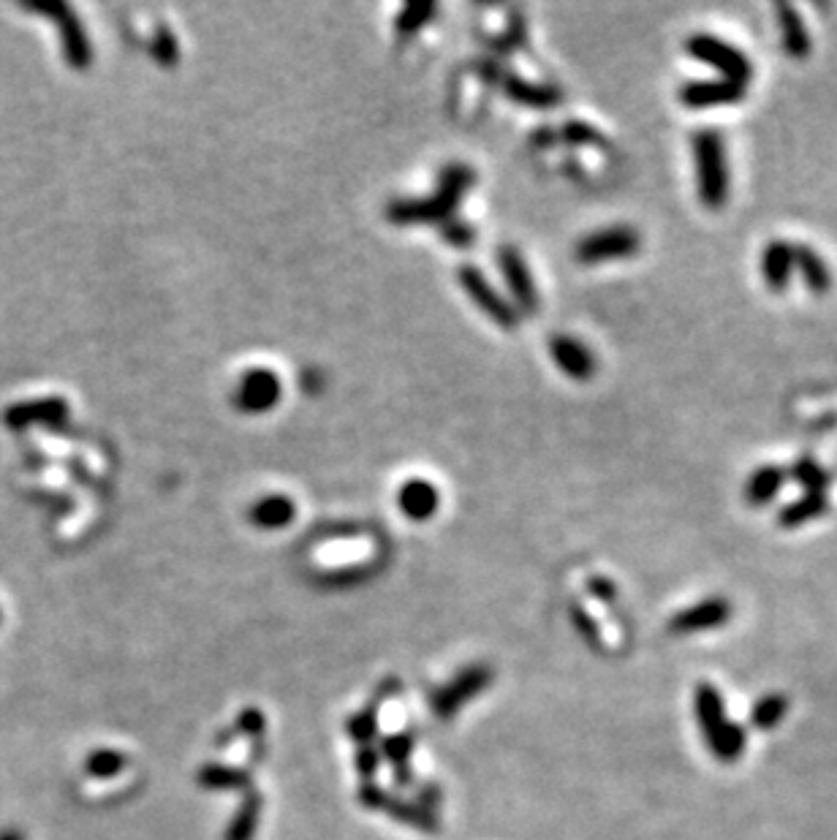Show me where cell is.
<instances>
[{
    "label": "cell",
    "mask_w": 837,
    "mask_h": 840,
    "mask_svg": "<svg viewBox=\"0 0 837 840\" xmlns=\"http://www.w3.org/2000/svg\"><path fill=\"white\" fill-rule=\"evenodd\" d=\"M476 180V172L465 164H449L441 172L438 188L427 199H395L386 207V218L397 226L411 223H441L449 221L465 191Z\"/></svg>",
    "instance_id": "cell-1"
},
{
    "label": "cell",
    "mask_w": 837,
    "mask_h": 840,
    "mask_svg": "<svg viewBox=\"0 0 837 840\" xmlns=\"http://www.w3.org/2000/svg\"><path fill=\"white\" fill-rule=\"evenodd\" d=\"M693 172H696V194L707 210H721L729 202L732 191V172L726 139L718 128H702L691 139Z\"/></svg>",
    "instance_id": "cell-2"
},
{
    "label": "cell",
    "mask_w": 837,
    "mask_h": 840,
    "mask_svg": "<svg viewBox=\"0 0 837 840\" xmlns=\"http://www.w3.org/2000/svg\"><path fill=\"white\" fill-rule=\"evenodd\" d=\"M693 713L702 726L707 748L718 762L732 764L745 754V729L729 718L721 691L712 683H699L693 688Z\"/></svg>",
    "instance_id": "cell-3"
},
{
    "label": "cell",
    "mask_w": 837,
    "mask_h": 840,
    "mask_svg": "<svg viewBox=\"0 0 837 840\" xmlns=\"http://www.w3.org/2000/svg\"><path fill=\"white\" fill-rule=\"evenodd\" d=\"M685 52L691 55L693 60H699L704 66H710L712 71H718V77L729 79V82H740V85H748L756 74L753 68V60L737 49L734 44H729L721 36L715 33H691L685 39Z\"/></svg>",
    "instance_id": "cell-4"
},
{
    "label": "cell",
    "mask_w": 837,
    "mask_h": 840,
    "mask_svg": "<svg viewBox=\"0 0 837 840\" xmlns=\"http://www.w3.org/2000/svg\"><path fill=\"white\" fill-rule=\"evenodd\" d=\"M639 251H642V234L636 232L634 226H626V223H615V226H604L598 232L585 234L574 248L582 264L628 259Z\"/></svg>",
    "instance_id": "cell-5"
},
{
    "label": "cell",
    "mask_w": 837,
    "mask_h": 840,
    "mask_svg": "<svg viewBox=\"0 0 837 840\" xmlns=\"http://www.w3.org/2000/svg\"><path fill=\"white\" fill-rule=\"evenodd\" d=\"M283 397V384L278 373H272L270 367H251L248 373H242L231 403L240 408L242 414H264L280 403Z\"/></svg>",
    "instance_id": "cell-6"
},
{
    "label": "cell",
    "mask_w": 837,
    "mask_h": 840,
    "mask_svg": "<svg viewBox=\"0 0 837 840\" xmlns=\"http://www.w3.org/2000/svg\"><path fill=\"white\" fill-rule=\"evenodd\" d=\"M492 683V669L490 667H471L460 672L454 677L452 683H446L441 691H435L430 705H433V713L441 718V721H449L460 707H465L471 702L473 696L487 691Z\"/></svg>",
    "instance_id": "cell-7"
},
{
    "label": "cell",
    "mask_w": 837,
    "mask_h": 840,
    "mask_svg": "<svg viewBox=\"0 0 837 840\" xmlns=\"http://www.w3.org/2000/svg\"><path fill=\"white\" fill-rule=\"evenodd\" d=\"M457 278H460V286L465 289V294L476 302V308L484 310V313H487V316H490L498 327L509 329V332L511 329H517L520 316H517L514 305H509V302L503 300L498 291L492 289V283L484 278L482 272L476 270V267H460Z\"/></svg>",
    "instance_id": "cell-8"
},
{
    "label": "cell",
    "mask_w": 837,
    "mask_h": 840,
    "mask_svg": "<svg viewBox=\"0 0 837 840\" xmlns=\"http://www.w3.org/2000/svg\"><path fill=\"white\" fill-rule=\"evenodd\" d=\"M748 96V85L740 82H729V79H688L680 90L677 98L680 104L688 109H712V107H732L740 104Z\"/></svg>",
    "instance_id": "cell-9"
},
{
    "label": "cell",
    "mask_w": 837,
    "mask_h": 840,
    "mask_svg": "<svg viewBox=\"0 0 837 840\" xmlns=\"http://www.w3.org/2000/svg\"><path fill=\"white\" fill-rule=\"evenodd\" d=\"M30 11H39L44 17H55L58 20L60 41H63V55L74 68H87L93 60V49L87 44V36L82 25H79L77 14L63 6V3H47V6H28Z\"/></svg>",
    "instance_id": "cell-10"
},
{
    "label": "cell",
    "mask_w": 837,
    "mask_h": 840,
    "mask_svg": "<svg viewBox=\"0 0 837 840\" xmlns=\"http://www.w3.org/2000/svg\"><path fill=\"white\" fill-rule=\"evenodd\" d=\"M732 612V601L723 599V596H710V599L691 604V607H685L683 612H677V615L669 620V631H672V634H680V637L699 634V631H710V628L726 626V623L732 620Z\"/></svg>",
    "instance_id": "cell-11"
},
{
    "label": "cell",
    "mask_w": 837,
    "mask_h": 840,
    "mask_svg": "<svg viewBox=\"0 0 837 840\" xmlns=\"http://www.w3.org/2000/svg\"><path fill=\"white\" fill-rule=\"evenodd\" d=\"M498 267H501L503 278L509 283L511 297L517 300V308L525 313H536L539 308V291H536V280L530 275L528 264L522 259V253L514 245H503L498 251Z\"/></svg>",
    "instance_id": "cell-12"
},
{
    "label": "cell",
    "mask_w": 837,
    "mask_h": 840,
    "mask_svg": "<svg viewBox=\"0 0 837 840\" xmlns=\"http://www.w3.org/2000/svg\"><path fill=\"white\" fill-rule=\"evenodd\" d=\"M549 357L571 381H590L596 376V354L574 335H555L549 340Z\"/></svg>",
    "instance_id": "cell-13"
},
{
    "label": "cell",
    "mask_w": 837,
    "mask_h": 840,
    "mask_svg": "<svg viewBox=\"0 0 837 840\" xmlns=\"http://www.w3.org/2000/svg\"><path fill=\"white\" fill-rule=\"evenodd\" d=\"M759 272L767 289L786 291L794 278V242L772 240L764 245L759 259Z\"/></svg>",
    "instance_id": "cell-14"
},
{
    "label": "cell",
    "mask_w": 837,
    "mask_h": 840,
    "mask_svg": "<svg viewBox=\"0 0 837 840\" xmlns=\"http://www.w3.org/2000/svg\"><path fill=\"white\" fill-rule=\"evenodd\" d=\"M775 17H778V33L783 52L794 60L808 58L810 52H813V36H810L805 20L799 17V11L791 3H778L775 6Z\"/></svg>",
    "instance_id": "cell-15"
},
{
    "label": "cell",
    "mask_w": 837,
    "mask_h": 840,
    "mask_svg": "<svg viewBox=\"0 0 837 840\" xmlns=\"http://www.w3.org/2000/svg\"><path fill=\"white\" fill-rule=\"evenodd\" d=\"M397 506H400V512H403L408 520L424 522V520H430V517L438 512V506H441V493H438V487H435V484L424 482V479H411V482H405L403 487H400V493H397Z\"/></svg>",
    "instance_id": "cell-16"
},
{
    "label": "cell",
    "mask_w": 837,
    "mask_h": 840,
    "mask_svg": "<svg viewBox=\"0 0 837 840\" xmlns=\"http://www.w3.org/2000/svg\"><path fill=\"white\" fill-rule=\"evenodd\" d=\"M794 272L802 275V283L810 294H827L832 289V270L824 256L810 245H802V242L794 245Z\"/></svg>",
    "instance_id": "cell-17"
},
{
    "label": "cell",
    "mask_w": 837,
    "mask_h": 840,
    "mask_svg": "<svg viewBox=\"0 0 837 840\" xmlns=\"http://www.w3.org/2000/svg\"><path fill=\"white\" fill-rule=\"evenodd\" d=\"M503 82V93L514 101V104H522V107H533V109H549L560 104V93L555 85H539V82H528V79L514 77V74H506L501 79Z\"/></svg>",
    "instance_id": "cell-18"
},
{
    "label": "cell",
    "mask_w": 837,
    "mask_h": 840,
    "mask_svg": "<svg viewBox=\"0 0 837 840\" xmlns=\"http://www.w3.org/2000/svg\"><path fill=\"white\" fill-rule=\"evenodd\" d=\"M786 479H789V476H786V468H783V465L764 463L759 465V468H753V474L748 476L742 495H745V501L751 503V506H767V503H772L778 498Z\"/></svg>",
    "instance_id": "cell-19"
},
{
    "label": "cell",
    "mask_w": 837,
    "mask_h": 840,
    "mask_svg": "<svg viewBox=\"0 0 837 840\" xmlns=\"http://www.w3.org/2000/svg\"><path fill=\"white\" fill-rule=\"evenodd\" d=\"M829 512L827 493H802L778 509V528L783 531H797L802 525L818 520Z\"/></svg>",
    "instance_id": "cell-20"
},
{
    "label": "cell",
    "mask_w": 837,
    "mask_h": 840,
    "mask_svg": "<svg viewBox=\"0 0 837 840\" xmlns=\"http://www.w3.org/2000/svg\"><path fill=\"white\" fill-rule=\"evenodd\" d=\"M294 514H297V506H294V501H291L289 495L272 493L253 503L248 517H251L253 525L261 528V531H280V528L291 525Z\"/></svg>",
    "instance_id": "cell-21"
},
{
    "label": "cell",
    "mask_w": 837,
    "mask_h": 840,
    "mask_svg": "<svg viewBox=\"0 0 837 840\" xmlns=\"http://www.w3.org/2000/svg\"><path fill=\"white\" fill-rule=\"evenodd\" d=\"M199 786L212 789V792H234V789H248L251 786V773L240 770L234 764H204L199 770Z\"/></svg>",
    "instance_id": "cell-22"
},
{
    "label": "cell",
    "mask_w": 837,
    "mask_h": 840,
    "mask_svg": "<svg viewBox=\"0 0 837 840\" xmlns=\"http://www.w3.org/2000/svg\"><path fill=\"white\" fill-rule=\"evenodd\" d=\"M378 811L389 813L392 819L403 821V824H408V827H414V830H422V832H438V824H435V816L430 811H424L419 802H405V800H397V797H392V794L386 792L384 800H381V808Z\"/></svg>",
    "instance_id": "cell-23"
},
{
    "label": "cell",
    "mask_w": 837,
    "mask_h": 840,
    "mask_svg": "<svg viewBox=\"0 0 837 840\" xmlns=\"http://www.w3.org/2000/svg\"><path fill=\"white\" fill-rule=\"evenodd\" d=\"M66 416V403L60 397H44L33 403H20L9 411V425H30V422H58Z\"/></svg>",
    "instance_id": "cell-24"
},
{
    "label": "cell",
    "mask_w": 837,
    "mask_h": 840,
    "mask_svg": "<svg viewBox=\"0 0 837 840\" xmlns=\"http://www.w3.org/2000/svg\"><path fill=\"white\" fill-rule=\"evenodd\" d=\"M381 754L386 756V762L392 764V770L397 775V783L400 786H408L411 781V773H408V759L414 754V740L408 734L400 732H389L381 743Z\"/></svg>",
    "instance_id": "cell-25"
},
{
    "label": "cell",
    "mask_w": 837,
    "mask_h": 840,
    "mask_svg": "<svg viewBox=\"0 0 837 840\" xmlns=\"http://www.w3.org/2000/svg\"><path fill=\"white\" fill-rule=\"evenodd\" d=\"M786 476H789L794 484H799L805 493H824L829 484L827 468L818 463V460H813L810 454L799 457L797 463H791V468H786Z\"/></svg>",
    "instance_id": "cell-26"
},
{
    "label": "cell",
    "mask_w": 837,
    "mask_h": 840,
    "mask_svg": "<svg viewBox=\"0 0 837 840\" xmlns=\"http://www.w3.org/2000/svg\"><path fill=\"white\" fill-rule=\"evenodd\" d=\"M259 816H261V794L248 792L245 794V800H242L237 816L231 819V827H229V832H226V840H253L256 827H259Z\"/></svg>",
    "instance_id": "cell-27"
},
{
    "label": "cell",
    "mask_w": 837,
    "mask_h": 840,
    "mask_svg": "<svg viewBox=\"0 0 837 840\" xmlns=\"http://www.w3.org/2000/svg\"><path fill=\"white\" fill-rule=\"evenodd\" d=\"M789 713V696L783 694H767L761 696L759 702L751 710V724L761 732H770L783 721V715Z\"/></svg>",
    "instance_id": "cell-28"
},
{
    "label": "cell",
    "mask_w": 837,
    "mask_h": 840,
    "mask_svg": "<svg viewBox=\"0 0 837 840\" xmlns=\"http://www.w3.org/2000/svg\"><path fill=\"white\" fill-rule=\"evenodd\" d=\"M126 764V754L112 751V748H98V751H93V754L85 759V773L90 775V778H98V781H109V778L123 773Z\"/></svg>",
    "instance_id": "cell-29"
},
{
    "label": "cell",
    "mask_w": 837,
    "mask_h": 840,
    "mask_svg": "<svg viewBox=\"0 0 837 840\" xmlns=\"http://www.w3.org/2000/svg\"><path fill=\"white\" fill-rule=\"evenodd\" d=\"M435 11H438L435 9V3H405L395 17L397 33H403V36L416 33L419 28H424V22L430 20Z\"/></svg>",
    "instance_id": "cell-30"
},
{
    "label": "cell",
    "mask_w": 837,
    "mask_h": 840,
    "mask_svg": "<svg viewBox=\"0 0 837 840\" xmlns=\"http://www.w3.org/2000/svg\"><path fill=\"white\" fill-rule=\"evenodd\" d=\"M378 710L376 707H367V710H362V713H356L351 721L346 724V732L354 737L356 743H373V737L378 734Z\"/></svg>",
    "instance_id": "cell-31"
},
{
    "label": "cell",
    "mask_w": 837,
    "mask_h": 840,
    "mask_svg": "<svg viewBox=\"0 0 837 840\" xmlns=\"http://www.w3.org/2000/svg\"><path fill=\"white\" fill-rule=\"evenodd\" d=\"M267 732V718L261 710L256 707H248L237 715V729L234 734H240L242 740H251V743H261V737Z\"/></svg>",
    "instance_id": "cell-32"
},
{
    "label": "cell",
    "mask_w": 837,
    "mask_h": 840,
    "mask_svg": "<svg viewBox=\"0 0 837 840\" xmlns=\"http://www.w3.org/2000/svg\"><path fill=\"white\" fill-rule=\"evenodd\" d=\"M560 139H566L571 145H598L601 142V134H598L596 126H590L585 120H571L563 126L560 131Z\"/></svg>",
    "instance_id": "cell-33"
},
{
    "label": "cell",
    "mask_w": 837,
    "mask_h": 840,
    "mask_svg": "<svg viewBox=\"0 0 837 840\" xmlns=\"http://www.w3.org/2000/svg\"><path fill=\"white\" fill-rule=\"evenodd\" d=\"M153 58L164 66H174L180 60V47H177V39L172 36V30L161 28L155 33L153 41Z\"/></svg>",
    "instance_id": "cell-34"
},
{
    "label": "cell",
    "mask_w": 837,
    "mask_h": 840,
    "mask_svg": "<svg viewBox=\"0 0 837 840\" xmlns=\"http://www.w3.org/2000/svg\"><path fill=\"white\" fill-rule=\"evenodd\" d=\"M443 237H446V242H452L454 248H468L473 242L471 226H465L457 218H449V223L443 226Z\"/></svg>",
    "instance_id": "cell-35"
},
{
    "label": "cell",
    "mask_w": 837,
    "mask_h": 840,
    "mask_svg": "<svg viewBox=\"0 0 837 840\" xmlns=\"http://www.w3.org/2000/svg\"><path fill=\"white\" fill-rule=\"evenodd\" d=\"M356 770H359V775H362L365 781H370L378 770V751H373V748H359V751H356Z\"/></svg>",
    "instance_id": "cell-36"
},
{
    "label": "cell",
    "mask_w": 837,
    "mask_h": 840,
    "mask_svg": "<svg viewBox=\"0 0 837 840\" xmlns=\"http://www.w3.org/2000/svg\"><path fill=\"white\" fill-rule=\"evenodd\" d=\"M587 588H590V593L596 596V599L601 601H615L617 599V590H615V582L604 580V577H593V580L587 582Z\"/></svg>",
    "instance_id": "cell-37"
},
{
    "label": "cell",
    "mask_w": 837,
    "mask_h": 840,
    "mask_svg": "<svg viewBox=\"0 0 837 840\" xmlns=\"http://www.w3.org/2000/svg\"><path fill=\"white\" fill-rule=\"evenodd\" d=\"M571 615H574V623H577L579 628H582V634H585L587 639H593V642H598V628H596V623H593V618H587V612L582 607H579V604H574V607H571Z\"/></svg>",
    "instance_id": "cell-38"
},
{
    "label": "cell",
    "mask_w": 837,
    "mask_h": 840,
    "mask_svg": "<svg viewBox=\"0 0 837 840\" xmlns=\"http://www.w3.org/2000/svg\"><path fill=\"white\" fill-rule=\"evenodd\" d=\"M0 840H25L20 830H3L0 832Z\"/></svg>",
    "instance_id": "cell-39"
},
{
    "label": "cell",
    "mask_w": 837,
    "mask_h": 840,
    "mask_svg": "<svg viewBox=\"0 0 837 840\" xmlns=\"http://www.w3.org/2000/svg\"><path fill=\"white\" fill-rule=\"evenodd\" d=\"M0 620H3V615H0Z\"/></svg>",
    "instance_id": "cell-40"
}]
</instances>
